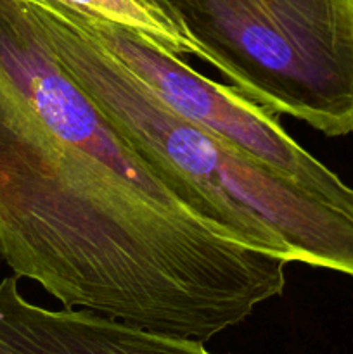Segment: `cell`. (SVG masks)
I'll list each match as a JSON object with an SVG mask.
<instances>
[{
    "instance_id": "8992f818",
    "label": "cell",
    "mask_w": 353,
    "mask_h": 354,
    "mask_svg": "<svg viewBox=\"0 0 353 354\" xmlns=\"http://www.w3.org/2000/svg\"><path fill=\"white\" fill-rule=\"evenodd\" d=\"M85 12L96 14L106 21L123 24L144 35L158 47L173 52L179 57L194 55L203 61L199 47L149 0H61Z\"/></svg>"
},
{
    "instance_id": "7a4b0ae2",
    "label": "cell",
    "mask_w": 353,
    "mask_h": 354,
    "mask_svg": "<svg viewBox=\"0 0 353 354\" xmlns=\"http://www.w3.org/2000/svg\"><path fill=\"white\" fill-rule=\"evenodd\" d=\"M30 2L62 68L189 206L249 248L353 280V197L314 192L176 114L78 7Z\"/></svg>"
},
{
    "instance_id": "5b68a950",
    "label": "cell",
    "mask_w": 353,
    "mask_h": 354,
    "mask_svg": "<svg viewBox=\"0 0 353 354\" xmlns=\"http://www.w3.org/2000/svg\"><path fill=\"white\" fill-rule=\"evenodd\" d=\"M0 354H213L203 341L135 327L89 310H47L0 282Z\"/></svg>"
},
{
    "instance_id": "277c9868",
    "label": "cell",
    "mask_w": 353,
    "mask_h": 354,
    "mask_svg": "<svg viewBox=\"0 0 353 354\" xmlns=\"http://www.w3.org/2000/svg\"><path fill=\"white\" fill-rule=\"evenodd\" d=\"M82 16L90 30L176 114L314 192L352 199V187L301 147L284 130L279 116L251 102L234 86L203 76L138 31L85 10Z\"/></svg>"
},
{
    "instance_id": "3957f363",
    "label": "cell",
    "mask_w": 353,
    "mask_h": 354,
    "mask_svg": "<svg viewBox=\"0 0 353 354\" xmlns=\"http://www.w3.org/2000/svg\"><path fill=\"white\" fill-rule=\"evenodd\" d=\"M242 95L325 137L353 131V0H149Z\"/></svg>"
},
{
    "instance_id": "6da1fadb",
    "label": "cell",
    "mask_w": 353,
    "mask_h": 354,
    "mask_svg": "<svg viewBox=\"0 0 353 354\" xmlns=\"http://www.w3.org/2000/svg\"><path fill=\"white\" fill-rule=\"evenodd\" d=\"M0 256L69 310L210 341L282 296L287 266L197 213L0 0Z\"/></svg>"
}]
</instances>
